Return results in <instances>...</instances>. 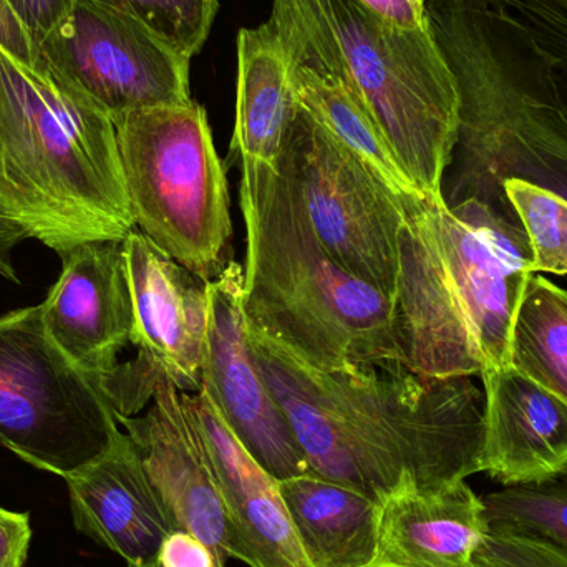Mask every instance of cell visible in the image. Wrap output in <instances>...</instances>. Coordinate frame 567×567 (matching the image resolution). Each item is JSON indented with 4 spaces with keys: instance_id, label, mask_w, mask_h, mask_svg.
Segmentation results:
<instances>
[{
    "instance_id": "1",
    "label": "cell",
    "mask_w": 567,
    "mask_h": 567,
    "mask_svg": "<svg viewBox=\"0 0 567 567\" xmlns=\"http://www.w3.org/2000/svg\"><path fill=\"white\" fill-rule=\"evenodd\" d=\"M256 363L313 475L380 503L480 473L485 393L472 377L425 379L406 367L322 370L248 326Z\"/></svg>"
},
{
    "instance_id": "2",
    "label": "cell",
    "mask_w": 567,
    "mask_h": 567,
    "mask_svg": "<svg viewBox=\"0 0 567 567\" xmlns=\"http://www.w3.org/2000/svg\"><path fill=\"white\" fill-rule=\"evenodd\" d=\"M429 17L460 93L446 205L475 199L519 225L506 182L567 199V105L548 50L506 0H429Z\"/></svg>"
},
{
    "instance_id": "3",
    "label": "cell",
    "mask_w": 567,
    "mask_h": 567,
    "mask_svg": "<svg viewBox=\"0 0 567 567\" xmlns=\"http://www.w3.org/2000/svg\"><path fill=\"white\" fill-rule=\"evenodd\" d=\"M529 266L523 226L475 199L449 206L420 198L405 206L395 293L403 365L425 379L509 365Z\"/></svg>"
},
{
    "instance_id": "4",
    "label": "cell",
    "mask_w": 567,
    "mask_h": 567,
    "mask_svg": "<svg viewBox=\"0 0 567 567\" xmlns=\"http://www.w3.org/2000/svg\"><path fill=\"white\" fill-rule=\"evenodd\" d=\"M0 219L60 258L135 229L112 116L40 56L0 49Z\"/></svg>"
},
{
    "instance_id": "5",
    "label": "cell",
    "mask_w": 567,
    "mask_h": 567,
    "mask_svg": "<svg viewBox=\"0 0 567 567\" xmlns=\"http://www.w3.org/2000/svg\"><path fill=\"white\" fill-rule=\"evenodd\" d=\"M239 203L249 327L317 369L405 367L395 299L350 275L326 251L282 158L278 169L241 166Z\"/></svg>"
},
{
    "instance_id": "6",
    "label": "cell",
    "mask_w": 567,
    "mask_h": 567,
    "mask_svg": "<svg viewBox=\"0 0 567 567\" xmlns=\"http://www.w3.org/2000/svg\"><path fill=\"white\" fill-rule=\"evenodd\" d=\"M268 20L290 65L342 80L372 113L415 188L443 199L460 93L432 25L400 29L357 0H272Z\"/></svg>"
},
{
    "instance_id": "7",
    "label": "cell",
    "mask_w": 567,
    "mask_h": 567,
    "mask_svg": "<svg viewBox=\"0 0 567 567\" xmlns=\"http://www.w3.org/2000/svg\"><path fill=\"white\" fill-rule=\"evenodd\" d=\"M135 228L209 282L233 238L228 179L208 113L192 100L112 116Z\"/></svg>"
},
{
    "instance_id": "8",
    "label": "cell",
    "mask_w": 567,
    "mask_h": 567,
    "mask_svg": "<svg viewBox=\"0 0 567 567\" xmlns=\"http://www.w3.org/2000/svg\"><path fill=\"white\" fill-rule=\"evenodd\" d=\"M118 426L102 383L53 342L40 306L0 316V446L65 478Z\"/></svg>"
},
{
    "instance_id": "9",
    "label": "cell",
    "mask_w": 567,
    "mask_h": 567,
    "mask_svg": "<svg viewBox=\"0 0 567 567\" xmlns=\"http://www.w3.org/2000/svg\"><path fill=\"white\" fill-rule=\"evenodd\" d=\"M281 158L326 251L395 299L405 205L299 103Z\"/></svg>"
},
{
    "instance_id": "10",
    "label": "cell",
    "mask_w": 567,
    "mask_h": 567,
    "mask_svg": "<svg viewBox=\"0 0 567 567\" xmlns=\"http://www.w3.org/2000/svg\"><path fill=\"white\" fill-rule=\"evenodd\" d=\"M39 50L50 69L110 116L193 100L192 56L106 0H75Z\"/></svg>"
},
{
    "instance_id": "11",
    "label": "cell",
    "mask_w": 567,
    "mask_h": 567,
    "mask_svg": "<svg viewBox=\"0 0 567 567\" xmlns=\"http://www.w3.org/2000/svg\"><path fill=\"white\" fill-rule=\"evenodd\" d=\"M133 302L130 343L138 359L106 379L116 415H138L152 400L158 377L182 392L202 389L208 339V282L193 275L138 229L123 239Z\"/></svg>"
},
{
    "instance_id": "12",
    "label": "cell",
    "mask_w": 567,
    "mask_h": 567,
    "mask_svg": "<svg viewBox=\"0 0 567 567\" xmlns=\"http://www.w3.org/2000/svg\"><path fill=\"white\" fill-rule=\"evenodd\" d=\"M209 323L202 386L239 442L278 482L310 473L299 442L269 390L248 340L243 266L229 261L208 282Z\"/></svg>"
},
{
    "instance_id": "13",
    "label": "cell",
    "mask_w": 567,
    "mask_h": 567,
    "mask_svg": "<svg viewBox=\"0 0 567 567\" xmlns=\"http://www.w3.org/2000/svg\"><path fill=\"white\" fill-rule=\"evenodd\" d=\"M152 400L145 415H115L116 422L135 443L178 528L202 539L223 567L235 559V529L212 453L175 383L158 377Z\"/></svg>"
},
{
    "instance_id": "14",
    "label": "cell",
    "mask_w": 567,
    "mask_h": 567,
    "mask_svg": "<svg viewBox=\"0 0 567 567\" xmlns=\"http://www.w3.org/2000/svg\"><path fill=\"white\" fill-rule=\"evenodd\" d=\"M62 261L59 281L40 303L43 323L69 359L105 385L133 332L123 241L85 243Z\"/></svg>"
},
{
    "instance_id": "15",
    "label": "cell",
    "mask_w": 567,
    "mask_h": 567,
    "mask_svg": "<svg viewBox=\"0 0 567 567\" xmlns=\"http://www.w3.org/2000/svg\"><path fill=\"white\" fill-rule=\"evenodd\" d=\"M63 482L76 532L126 565L158 563L166 536L179 529L135 443L120 426L96 458Z\"/></svg>"
},
{
    "instance_id": "16",
    "label": "cell",
    "mask_w": 567,
    "mask_h": 567,
    "mask_svg": "<svg viewBox=\"0 0 567 567\" xmlns=\"http://www.w3.org/2000/svg\"><path fill=\"white\" fill-rule=\"evenodd\" d=\"M218 473L235 529V559L249 567H310L279 482L248 452L205 389L182 392Z\"/></svg>"
},
{
    "instance_id": "17",
    "label": "cell",
    "mask_w": 567,
    "mask_h": 567,
    "mask_svg": "<svg viewBox=\"0 0 567 567\" xmlns=\"http://www.w3.org/2000/svg\"><path fill=\"white\" fill-rule=\"evenodd\" d=\"M480 473L503 486L567 472V402L509 365L486 367Z\"/></svg>"
},
{
    "instance_id": "18",
    "label": "cell",
    "mask_w": 567,
    "mask_h": 567,
    "mask_svg": "<svg viewBox=\"0 0 567 567\" xmlns=\"http://www.w3.org/2000/svg\"><path fill=\"white\" fill-rule=\"evenodd\" d=\"M488 535L485 503L466 480L400 489L379 503L373 566L473 567Z\"/></svg>"
},
{
    "instance_id": "19",
    "label": "cell",
    "mask_w": 567,
    "mask_h": 567,
    "mask_svg": "<svg viewBox=\"0 0 567 567\" xmlns=\"http://www.w3.org/2000/svg\"><path fill=\"white\" fill-rule=\"evenodd\" d=\"M236 49V125L229 150L241 166L278 169L296 106L289 59L269 20L239 30Z\"/></svg>"
},
{
    "instance_id": "20",
    "label": "cell",
    "mask_w": 567,
    "mask_h": 567,
    "mask_svg": "<svg viewBox=\"0 0 567 567\" xmlns=\"http://www.w3.org/2000/svg\"><path fill=\"white\" fill-rule=\"evenodd\" d=\"M279 492L310 567L373 566L379 503L313 473L281 480Z\"/></svg>"
},
{
    "instance_id": "21",
    "label": "cell",
    "mask_w": 567,
    "mask_h": 567,
    "mask_svg": "<svg viewBox=\"0 0 567 567\" xmlns=\"http://www.w3.org/2000/svg\"><path fill=\"white\" fill-rule=\"evenodd\" d=\"M290 79L296 102L402 199L403 205L425 198L396 162L372 113L342 80L292 65Z\"/></svg>"
},
{
    "instance_id": "22",
    "label": "cell",
    "mask_w": 567,
    "mask_h": 567,
    "mask_svg": "<svg viewBox=\"0 0 567 567\" xmlns=\"http://www.w3.org/2000/svg\"><path fill=\"white\" fill-rule=\"evenodd\" d=\"M509 363L567 402V290L533 275L513 323Z\"/></svg>"
},
{
    "instance_id": "23",
    "label": "cell",
    "mask_w": 567,
    "mask_h": 567,
    "mask_svg": "<svg viewBox=\"0 0 567 567\" xmlns=\"http://www.w3.org/2000/svg\"><path fill=\"white\" fill-rule=\"evenodd\" d=\"M492 528L535 536L567 555V472L483 496Z\"/></svg>"
},
{
    "instance_id": "24",
    "label": "cell",
    "mask_w": 567,
    "mask_h": 567,
    "mask_svg": "<svg viewBox=\"0 0 567 567\" xmlns=\"http://www.w3.org/2000/svg\"><path fill=\"white\" fill-rule=\"evenodd\" d=\"M503 198L532 246V275L567 276V199L525 182H506Z\"/></svg>"
},
{
    "instance_id": "25",
    "label": "cell",
    "mask_w": 567,
    "mask_h": 567,
    "mask_svg": "<svg viewBox=\"0 0 567 567\" xmlns=\"http://www.w3.org/2000/svg\"><path fill=\"white\" fill-rule=\"evenodd\" d=\"M145 20L188 56L198 55L218 16L219 0H106Z\"/></svg>"
},
{
    "instance_id": "26",
    "label": "cell",
    "mask_w": 567,
    "mask_h": 567,
    "mask_svg": "<svg viewBox=\"0 0 567 567\" xmlns=\"http://www.w3.org/2000/svg\"><path fill=\"white\" fill-rule=\"evenodd\" d=\"M473 567H567V555L535 536L489 526Z\"/></svg>"
},
{
    "instance_id": "27",
    "label": "cell",
    "mask_w": 567,
    "mask_h": 567,
    "mask_svg": "<svg viewBox=\"0 0 567 567\" xmlns=\"http://www.w3.org/2000/svg\"><path fill=\"white\" fill-rule=\"evenodd\" d=\"M555 59L556 82L567 105V0H506Z\"/></svg>"
},
{
    "instance_id": "28",
    "label": "cell",
    "mask_w": 567,
    "mask_h": 567,
    "mask_svg": "<svg viewBox=\"0 0 567 567\" xmlns=\"http://www.w3.org/2000/svg\"><path fill=\"white\" fill-rule=\"evenodd\" d=\"M37 47L69 16L75 0H7Z\"/></svg>"
},
{
    "instance_id": "29",
    "label": "cell",
    "mask_w": 567,
    "mask_h": 567,
    "mask_svg": "<svg viewBox=\"0 0 567 567\" xmlns=\"http://www.w3.org/2000/svg\"><path fill=\"white\" fill-rule=\"evenodd\" d=\"M159 567H219L215 553L192 533L175 529L159 548Z\"/></svg>"
},
{
    "instance_id": "30",
    "label": "cell",
    "mask_w": 567,
    "mask_h": 567,
    "mask_svg": "<svg viewBox=\"0 0 567 567\" xmlns=\"http://www.w3.org/2000/svg\"><path fill=\"white\" fill-rule=\"evenodd\" d=\"M32 528L29 513L0 508V567H23L29 556Z\"/></svg>"
},
{
    "instance_id": "31",
    "label": "cell",
    "mask_w": 567,
    "mask_h": 567,
    "mask_svg": "<svg viewBox=\"0 0 567 567\" xmlns=\"http://www.w3.org/2000/svg\"><path fill=\"white\" fill-rule=\"evenodd\" d=\"M360 6L385 20L386 23L405 30L430 27L429 0H357Z\"/></svg>"
},
{
    "instance_id": "32",
    "label": "cell",
    "mask_w": 567,
    "mask_h": 567,
    "mask_svg": "<svg viewBox=\"0 0 567 567\" xmlns=\"http://www.w3.org/2000/svg\"><path fill=\"white\" fill-rule=\"evenodd\" d=\"M0 49L6 50L9 55L25 65H39V47L35 45L22 22L17 19L7 0H0Z\"/></svg>"
},
{
    "instance_id": "33",
    "label": "cell",
    "mask_w": 567,
    "mask_h": 567,
    "mask_svg": "<svg viewBox=\"0 0 567 567\" xmlns=\"http://www.w3.org/2000/svg\"><path fill=\"white\" fill-rule=\"evenodd\" d=\"M29 236L12 223L0 219V276L12 282H19L16 268H13V249Z\"/></svg>"
},
{
    "instance_id": "34",
    "label": "cell",
    "mask_w": 567,
    "mask_h": 567,
    "mask_svg": "<svg viewBox=\"0 0 567 567\" xmlns=\"http://www.w3.org/2000/svg\"><path fill=\"white\" fill-rule=\"evenodd\" d=\"M126 567H159L158 563H152V565H126Z\"/></svg>"
},
{
    "instance_id": "35",
    "label": "cell",
    "mask_w": 567,
    "mask_h": 567,
    "mask_svg": "<svg viewBox=\"0 0 567 567\" xmlns=\"http://www.w3.org/2000/svg\"><path fill=\"white\" fill-rule=\"evenodd\" d=\"M369 567H392V566H369Z\"/></svg>"
}]
</instances>
